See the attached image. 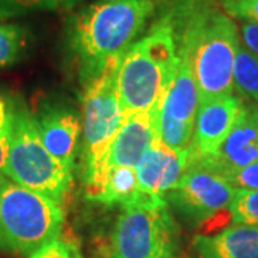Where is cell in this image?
<instances>
[{
	"label": "cell",
	"mask_w": 258,
	"mask_h": 258,
	"mask_svg": "<svg viewBox=\"0 0 258 258\" xmlns=\"http://www.w3.org/2000/svg\"><path fill=\"white\" fill-rule=\"evenodd\" d=\"M174 30L178 53L192 69L200 103L234 92V63L240 46L235 22L215 0H174L162 15Z\"/></svg>",
	"instance_id": "6da1fadb"
},
{
	"label": "cell",
	"mask_w": 258,
	"mask_h": 258,
	"mask_svg": "<svg viewBox=\"0 0 258 258\" xmlns=\"http://www.w3.org/2000/svg\"><path fill=\"white\" fill-rule=\"evenodd\" d=\"M157 12L154 0H98L76 13L68 29V46L88 83L132 46Z\"/></svg>",
	"instance_id": "7a4b0ae2"
},
{
	"label": "cell",
	"mask_w": 258,
	"mask_h": 258,
	"mask_svg": "<svg viewBox=\"0 0 258 258\" xmlns=\"http://www.w3.org/2000/svg\"><path fill=\"white\" fill-rule=\"evenodd\" d=\"M179 63L174 30L165 19H158L145 36L120 57L116 89L125 115L149 111L162 103Z\"/></svg>",
	"instance_id": "3957f363"
},
{
	"label": "cell",
	"mask_w": 258,
	"mask_h": 258,
	"mask_svg": "<svg viewBox=\"0 0 258 258\" xmlns=\"http://www.w3.org/2000/svg\"><path fill=\"white\" fill-rule=\"evenodd\" d=\"M120 59L105 66L99 76L86 83L83 93V181L86 198L95 201L108 179V155L125 120L116 89Z\"/></svg>",
	"instance_id": "277c9868"
},
{
	"label": "cell",
	"mask_w": 258,
	"mask_h": 258,
	"mask_svg": "<svg viewBox=\"0 0 258 258\" xmlns=\"http://www.w3.org/2000/svg\"><path fill=\"white\" fill-rule=\"evenodd\" d=\"M6 175L13 182L45 195L62 205L74 182V172L66 169L45 147L35 115L25 102L12 99V128Z\"/></svg>",
	"instance_id": "5b68a950"
},
{
	"label": "cell",
	"mask_w": 258,
	"mask_h": 258,
	"mask_svg": "<svg viewBox=\"0 0 258 258\" xmlns=\"http://www.w3.org/2000/svg\"><path fill=\"white\" fill-rule=\"evenodd\" d=\"M64 224L62 205L5 179L0 182V248L32 255L57 240Z\"/></svg>",
	"instance_id": "8992f818"
},
{
	"label": "cell",
	"mask_w": 258,
	"mask_h": 258,
	"mask_svg": "<svg viewBox=\"0 0 258 258\" xmlns=\"http://www.w3.org/2000/svg\"><path fill=\"white\" fill-rule=\"evenodd\" d=\"M179 227L165 198L139 192L122 205L109 238L108 258H174Z\"/></svg>",
	"instance_id": "52a82bcc"
},
{
	"label": "cell",
	"mask_w": 258,
	"mask_h": 258,
	"mask_svg": "<svg viewBox=\"0 0 258 258\" xmlns=\"http://www.w3.org/2000/svg\"><path fill=\"white\" fill-rule=\"evenodd\" d=\"M237 191L224 176L191 161L165 201L186 225L201 227L230 208Z\"/></svg>",
	"instance_id": "ba28073f"
},
{
	"label": "cell",
	"mask_w": 258,
	"mask_h": 258,
	"mask_svg": "<svg viewBox=\"0 0 258 258\" xmlns=\"http://www.w3.org/2000/svg\"><path fill=\"white\" fill-rule=\"evenodd\" d=\"M178 55V69L159 113L158 137L168 147L185 151L192 145L200 91L188 59L181 53Z\"/></svg>",
	"instance_id": "9c48e42d"
},
{
	"label": "cell",
	"mask_w": 258,
	"mask_h": 258,
	"mask_svg": "<svg viewBox=\"0 0 258 258\" xmlns=\"http://www.w3.org/2000/svg\"><path fill=\"white\" fill-rule=\"evenodd\" d=\"M244 106L242 99L234 93L200 103L194 125L192 145L189 147L191 155L195 158L214 155L238 122Z\"/></svg>",
	"instance_id": "30bf717a"
},
{
	"label": "cell",
	"mask_w": 258,
	"mask_h": 258,
	"mask_svg": "<svg viewBox=\"0 0 258 258\" xmlns=\"http://www.w3.org/2000/svg\"><path fill=\"white\" fill-rule=\"evenodd\" d=\"M191 161L207 166L221 176L258 162V103L244 106L238 122L214 155L205 158L191 155Z\"/></svg>",
	"instance_id": "8fae6325"
},
{
	"label": "cell",
	"mask_w": 258,
	"mask_h": 258,
	"mask_svg": "<svg viewBox=\"0 0 258 258\" xmlns=\"http://www.w3.org/2000/svg\"><path fill=\"white\" fill-rule=\"evenodd\" d=\"M35 115L40 138L62 165L74 172L82 122L74 108L64 103H43Z\"/></svg>",
	"instance_id": "7c38bea8"
},
{
	"label": "cell",
	"mask_w": 258,
	"mask_h": 258,
	"mask_svg": "<svg viewBox=\"0 0 258 258\" xmlns=\"http://www.w3.org/2000/svg\"><path fill=\"white\" fill-rule=\"evenodd\" d=\"M189 162V149H174L158 137L142 155L137 166L139 192L165 198L166 194L186 172Z\"/></svg>",
	"instance_id": "4fadbf2b"
},
{
	"label": "cell",
	"mask_w": 258,
	"mask_h": 258,
	"mask_svg": "<svg viewBox=\"0 0 258 258\" xmlns=\"http://www.w3.org/2000/svg\"><path fill=\"white\" fill-rule=\"evenodd\" d=\"M162 103H158L149 111L125 115V120L109 149L108 169L112 166H138L142 155L151 147L154 139L158 138V123Z\"/></svg>",
	"instance_id": "5bb4252c"
},
{
	"label": "cell",
	"mask_w": 258,
	"mask_h": 258,
	"mask_svg": "<svg viewBox=\"0 0 258 258\" xmlns=\"http://www.w3.org/2000/svg\"><path fill=\"white\" fill-rule=\"evenodd\" d=\"M192 247L198 258H258V227L234 224L214 235L200 234Z\"/></svg>",
	"instance_id": "9a60e30c"
},
{
	"label": "cell",
	"mask_w": 258,
	"mask_h": 258,
	"mask_svg": "<svg viewBox=\"0 0 258 258\" xmlns=\"http://www.w3.org/2000/svg\"><path fill=\"white\" fill-rule=\"evenodd\" d=\"M139 195V182L137 168L112 166L102 192L95 200L105 205H126L137 200Z\"/></svg>",
	"instance_id": "2e32d148"
},
{
	"label": "cell",
	"mask_w": 258,
	"mask_h": 258,
	"mask_svg": "<svg viewBox=\"0 0 258 258\" xmlns=\"http://www.w3.org/2000/svg\"><path fill=\"white\" fill-rule=\"evenodd\" d=\"M234 89L258 103V55L241 43L234 63Z\"/></svg>",
	"instance_id": "e0dca14e"
},
{
	"label": "cell",
	"mask_w": 258,
	"mask_h": 258,
	"mask_svg": "<svg viewBox=\"0 0 258 258\" xmlns=\"http://www.w3.org/2000/svg\"><path fill=\"white\" fill-rule=\"evenodd\" d=\"M234 224L258 227V189H238L230 205Z\"/></svg>",
	"instance_id": "ac0fdd59"
},
{
	"label": "cell",
	"mask_w": 258,
	"mask_h": 258,
	"mask_svg": "<svg viewBox=\"0 0 258 258\" xmlns=\"http://www.w3.org/2000/svg\"><path fill=\"white\" fill-rule=\"evenodd\" d=\"M23 46V32L16 25L0 23V68L13 63Z\"/></svg>",
	"instance_id": "d6986e66"
},
{
	"label": "cell",
	"mask_w": 258,
	"mask_h": 258,
	"mask_svg": "<svg viewBox=\"0 0 258 258\" xmlns=\"http://www.w3.org/2000/svg\"><path fill=\"white\" fill-rule=\"evenodd\" d=\"M10 128H12V99L0 93V182L8 179L6 161L9 152Z\"/></svg>",
	"instance_id": "ffe728a7"
},
{
	"label": "cell",
	"mask_w": 258,
	"mask_h": 258,
	"mask_svg": "<svg viewBox=\"0 0 258 258\" xmlns=\"http://www.w3.org/2000/svg\"><path fill=\"white\" fill-rule=\"evenodd\" d=\"M222 176L237 189H258V162L230 171Z\"/></svg>",
	"instance_id": "44dd1931"
},
{
	"label": "cell",
	"mask_w": 258,
	"mask_h": 258,
	"mask_svg": "<svg viewBox=\"0 0 258 258\" xmlns=\"http://www.w3.org/2000/svg\"><path fill=\"white\" fill-rule=\"evenodd\" d=\"M221 3L232 16L258 23V0H225Z\"/></svg>",
	"instance_id": "7402d4cb"
},
{
	"label": "cell",
	"mask_w": 258,
	"mask_h": 258,
	"mask_svg": "<svg viewBox=\"0 0 258 258\" xmlns=\"http://www.w3.org/2000/svg\"><path fill=\"white\" fill-rule=\"evenodd\" d=\"M32 9H49V0H0V18Z\"/></svg>",
	"instance_id": "603a6c76"
},
{
	"label": "cell",
	"mask_w": 258,
	"mask_h": 258,
	"mask_svg": "<svg viewBox=\"0 0 258 258\" xmlns=\"http://www.w3.org/2000/svg\"><path fill=\"white\" fill-rule=\"evenodd\" d=\"M74 248V242L57 238L37 249L36 252L30 255V258H69Z\"/></svg>",
	"instance_id": "cb8c5ba5"
},
{
	"label": "cell",
	"mask_w": 258,
	"mask_h": 258,
	"mask_svg": "<svg viewBox=\"0 0 258 258\" xmlns=\"http://www.w3.org/2000/svg\"><path fill=\"white\" fill-rule=\"evenodd\" d=\"M241 37L244 46L258 55V23L244 20L241 25Z\"/></svg>",
	"instance_id": "d4e9b609"
},
{
	"label": "cell",
	"mask_w": 258,
	"mask_h": 258,
	"mask_svg": "<svg viewBox=\"0 0 258 258\" xmlns=\"http://www.w3.org/2000/svg\"><path fill=\"white\" fill-rule=\"evenodd\" d=\"M79 0H49V9H56V8H71Z\"/></svg>",
	"instance_id": "484cf974"
},
{
	"label": "cell",
	"mask_w": 258,
	"mask_h": 258,
	"mask_svg": "<svg viewBox=\"0 0 258 258\" xmlns=\"http://www.w3.org/2000/svg\"><path fill=\"white\" fill-rule=\"evenodd\" d=\"M69 258H83L82 254H81V251L78 249V247L75 245V248L72 249V254H71V257Z\"/></svg>",
	"instance_id": "4316f807"
},
{
	"label": "cell",
	"mask_w": 258,
	"mask_h": 258,
	"mask_svg": "<svg viewBox=\"0 0 258 258\" xmlns=\"http://www.w3.org/2000/svg\"><path fill=\"white\" fill-rule=\"evenodd\" d=\"M174 258H175V257H174Z\"/></svg>",
	"instance_id": "83f0119b"
}]
</instances>
